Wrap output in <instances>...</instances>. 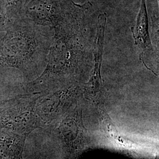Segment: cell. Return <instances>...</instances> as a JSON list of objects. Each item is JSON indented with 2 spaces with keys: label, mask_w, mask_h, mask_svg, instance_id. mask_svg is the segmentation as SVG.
Here are the masks:
<instances>
[{
  "label": "cell",
  "mask_w": 159,
  "mask_h": 159,
  "mask_svg": "<svg viewBox=\"0 0 159 159\" xmlns=\"http://www.w3.org/2000/svg\"><path fill=\"white\" fill-rule=\"evenodd\" d=\"M90 15L60 24L54 35L43 73L34 85L58 87L87 79L91 71L96 25Z\"/></svg>",
  "instance_id": "6da1fadb"
},
{
  "label": "cell",
  "mask_w": 159,
  "mask_h": 159,
  "mask_svg": "<svg viewBox=\"0 0 159 159\" xmlns=\"http://www.w3.org/2000/svg\"><path fill=\"white\" fill-rule=\"evenodd\" d=\"M5 27L0 36V67L15 68L20 74L39 77L45 70L54 31L21 18Z\"/></svg>",
  "instance_id": "7a4b0ae2"
},
{
  "label": "cell",
  "mask_w": 159,
  "mask_h": 159,
  "mask_svg": "<svg viewBox=\"0 0 159 159\" xmlns=\"http://www.w3.org/2000/svg\"><path fill=\"white\" fill-rule=\"evenodd\" d=\"M92 7L90 2L77 4L73 0H25L22 18L54 29L90 14Z\"/></svg>",
  "instance_id": "3957f363"
},
{
  "label": "cell",
  "mask_w": 159,
  "mask_h": 159,
  "mask_svg": "<svg viewBox=\"0 0 159 159\" xmlns=\"http://www.w3.org/2000/svg\"><path fill=\"white\" fill-rule=\"evenodd\" d=\"M131 30L134 44L140 50V60L146 68L157 75L158 73V52L154 50L151 41L145 0H142L136 22Z\"/></svg>",
  "instance_id": "277c9868"
},
{
  "label": "cell",
  "mask_w": 159,
  "mask_h": 159,
  "mask_svg": "<svg viewBox=\"0 0 159 159\" xmlns=\"http://www.w3.org/2000/svg\"><path fill=\"white\" fill-rule=\"evenodd\" d=\"M106 23V14H100L96 21V35L93 51L92 67L90 73V78L84 85V90L87 96L97 102L100 101L102 87L101 71Z\"/></svg>",
  "instance_id": "5b68a950"
}]
</instances>
